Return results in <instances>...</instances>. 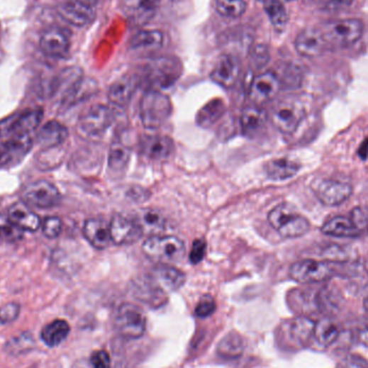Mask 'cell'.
Returning <instances> with one entry per match:
<instances>
[{"instance_id": "cell-1", "label": "cell", "mask_w": 368, "mask_h": 368, "mask_svg": "<svg viewBox=\"0 0 368 368\" xmlns=\"http://www.w3.org/2000/svg\"><path fill=\"white\" fill-rule=\"evenodd\" d=\"M172 104L157 89L145 91L140 101V120L147 130H159L172 116Z\"/></svg>"}, {"instance_id": "cell-2", "label": "cell", "mask_w": 368, "mask_h": 368, "mask_svg": "<svg viewBox=\"0 0 368 368\" xmlns=\"http://www.w3.org/2000/svg\"><path fill=\"white\" fill-rule=\"evenodd\" d=\"M268 222L286 238H297L308 233L311 224L290 203H282L270 210Z\"/></svg>"}, {"instance_id": "cell-3", "label": "cell", "mask_w": 368, "mask_h": 368, "mask_svg": "<svg viewBox=\"0 0 368 368\" xmlns=\"http://www.w3.org/2000/svg\"><path fill=\"white\" fill-rule=\"evenodd\" d=\"M43 108H32L16 112L0 121V139L30 136L40 126Z\"/></svg>"}, {"instance_id": "cell-4", "label": "cell", "mask_w": 368, "mask_h": 368, "mask_svg": "<svg viewBox=\"0 0 368 368\" xmlns=\"http://www.w3.org/2000/svg\"><path fill=\"white\" fill-rule=\"evenodd\" d=\"M320 30L325 39L326 45L348 47L361 38L364 24L357 18H345L325 23Z\"/></svg>"}, {"instance_id": "cell-5", "label": "cell", "mask_w": 368, "mask_h": 368, "mask_svg": "<svg viewBox=\"0 0 368 368\" xmlns=\"http://www.w3.org/2000/svg\"><path fill=\"white\" fill-rule=\"evenodd\" d=\"M147 257L160 262H179L186 255V245L176 236H150L143 245Z\"/></svg>"}, {"instance_id": "cell-6", "label": "cell", "mask_w": 368, "mask_h": 368, "mask_svg": "<svg viewBox=\"0 0 368 368\" xmlns=\"http://www.w3.org/2000/svg\"><path fill=\"white\" fill-rule=\"evenodd\" d=\"M114 325L118 334L124 338L138 340L145 335L147 317L138 306L123 303L116 313Z\"/></svg>"}, {"instance_id": "cell-7", "label": "cell", "mask_w": 368, "mask_h": 368, "mask_svg": "<svg viewBox=\"0 0 368 368\" xmlns=\"http://www.w3.org/2000/svg\"><path fill=\"white\" fill-rule=\"evenodd\" d=\"M303 118L305 109L301 104L290 99L280 101L270 112L272 126L284 134H293Z\"/></svg>"}, {"instance_id": "cell-8", "label": "cell", "mask_w": 368, "mask_h": 368, "mask_svg": "<svg viewBox=\"0 0 368 368\" xmlns=\"http://www.w3.org/2000/svg\"><path fill=\"white\" fill-rule=\"evenodd\" d=\"M21 197L26 205L40 209L55 207L60 201V190L47 180L35 181L25 186Z\"/></svg>"}, {"instance_id": "cell-9", "label": "cell", "mask_w": 368, "mask_h": 368, "mask_svg": "<svg viewBox=\"0 0 368 368\" xmlns=\"http://www.w3.org/2000/svg\"><path fill=\"white\" fill-rule=\"evenodd\" d=\"M113 120V111L107 106H91L79 118V130L87 136H97L105 133Z\"/></svg>"}, {"instance_id": "cell-10", "label": "cell", "mask_w": 368, "mask_h": 368, "mask_svg": "<svg viewBox=\"0 0 368 368\" xmlns=\"http://www.w3.org/2000/svg\"><path fill=\"white\" fill-rule=\"evenodd\" d=\"M332 269L324 262L316 260H303L293 264L290 268V276L299 284H317L328 279Z\"/></svg>"}, {"instance_id": "cell-11", "label": "cell", "mask_w": 368, "mask_h": 368, "mask_svg": "<svg viewBox=\"0 0 368 368\" xmlns=\"http://www.w3.org/2000/svg\"><path fill=\"white\" fill-rule=\"evenodd\" d=\"M147 281L164 293L174 292L186 284V274L174 266L159 264L150 269Z\"/></svg>"}, {"instance_id": "cell-12", "label": "cell", "mask_w": 368, "mask_h": 368, "mask_svg": "<svg viewBox=\"0 0 368 368\" xmlns=\"http://www.w3.org/2000/svg\"><path fill=\"white\" fill-rule=\"evenodd\" d=\"M315 193L323 205L335 207L348 201L352 195V188L342 181L324 179L316 184Z\"/></svg>"}, {"instance_id": "cell-13", "label": "cell", "mask_w": 368, "mask_h": 368, "mask_svg": "<svg viewBox=\"0 0 368 368\" xmlns=\"http://www.w3.org/2000/svg\"><path fill=\"white\" fill-rule=\"evenodd\" d=\"M30 136L0 139V168L12 167L20 163L32 149Z\"/></svg>"}, {"instance_id": "cell-14", "label": "cell", "mask_w": 368, "mask_h": 368, "mask_svg": "<svg viewBox=\"0 0 368 368\" xmlns=\"http://www.w3.org/2000/svg\"><path fill=\"white\" fill-rule=\"evenodd\" d=\"M143 234V230L134 217L116 214L110 222V236L112 242L116 245H130L136 242Z\"/></svg>"}, {"instance_id": "cell-15", "label": "cell", "mask_w": 368, "mask_h": 368, "mask_svg": "<svg viewBox=\"0 0 368 368\" xmlns=\"http://www.w3.org/2000/svg\"><path fill=\"white\" fill-rule=\"evenodd\" d=\"M181 72V65L176 60L160 58L149 66L147 77L155 87L166 89L178 80Z\"/></svg>"}, {"instance_id": "cell-16", "label": "cell", "mask_w": 368, "mask_h": 368, "mask_svg": "<svg viewBox=\"0 0 368 368\" xmlns=\"http://www.w3.org/2000/svg\"><path fill=\"white\" fill-rule=\"evenodd\" d=\"M281 82L274 72H264L253 79L250 99L255 105L262 106L274 99L279 91Z\"/></svg>"}, {"instance_id": "cell-17", "label": "cell", "mask_w": 368, "mask_h": 368, "mask_svg": "<svg viewBox=\"0 0 368 368\" xmlns=\"http://www.w3.org/2000/svg\"><path fill=\"white\" fill-rule=\"evenodd\" d=\"M174 152V143L172 138L162 135H147L140 140V153L151 161H165Z\"/></svg>"}, {"instance_id": "cell-18", "label": "cell", "mask_w": 368, "mask_h": 368, "mask_svg": "<svg viewBox=\"0 0 368 368\" xmlns=\"http://www.w3.org/2000/svg\"><path fill=\"white\" fill-rule=\"evenodd\" d=\"M326 41L321 30L308 27L299 33L295 39V49L303 57H316L321 55L326 49Z\"/></svg>"}, {"instance_id": "cell-19", "label": "cell", "mask_w": 368, "mask_h": 368, "mask_svg": "<svg viewBox=\"0 0 368 368\" xmlns=\"http://www.w3.org/2000/svg\"><path fill=\"white\" fill-rule=\"evenodd\" d=\"M69 37L65 30L58 27L45 29L40 37V48L43 53L51 57H64L69 51Z\"/></svg>"}, {"instance_id": "cell-20", "label": "cell", "mask_w": 368, "mask_h": 368, "mask_svg": "<svg viewBox=\"0 0 368 368\" xmlns=\"http://www.w3.org/2000/svg\"><path fill=\"white\" fill-rule=\"evenodd\" d=\"M57 11L66 22L74 26H87L95 18L93 7H89L78 0H69V1L62 4L58 6Z\"/></svg>"}, {"instance_id": "cell-21", "label": "cell", "mask_w": 368, "mask_h": 368, "mask_svg": "<svg viewBox=\"0 0 368 368\" xmlns=\"http://www.w3.org/2000/svg\"><path fill=\"white\" fill-rule=\"evenodd\" d=\"M161 0H122L124 13L135 24L149 22L159 9Z\"/></svg>"}, {"instance_id": "cell-22", "label": "cell", "mask_w": 368, "mask_h": 368, "mask_svg": "<svg viewBox=\"0 0 368 368\" xmlns=\"http://www.w3.org/2000/svg\"><path fill=\"white\" fill-rule=\"evenodd\" d=\"M83 235L85 239L99 250L107 248L111 242L109 222L99 218H93L85 221L83 225Z\"/></svg>"}, {"instance_id": "cell-23", "label": "cell", "mask_w": 368, "mask_h": 368, "mask_svg": "<svg viewBox=\"0 0 368 368\" xmlns=\"http://www.w3.org/2000/svg\"><path fill=\"white\" fill-rule=\"evenodd\" d=\"M7 214L10 220L23 232H36L39 228H41L43 223L40 218L32 211L24 201H18L10 206Z\"/></svg>"}, {"instance_id": "cell-24", "label": "cell", "mask_w": 368, "mask_h": 368, "mask_svg": "<svg viewBox=\"0 0 368 368\" xmlns=\"http://www.w3.org/2000/svg\"><path fill=\"white\" fill-rule=\"evenodd\" d=\"M239 74L238 62L230 55H222L214 65L210 78L223 87H232Z\"/></svg>"}, {"instance_id": "cell-25", "label": "cell", "mask_w": 368, "mask_h": 368, "mask_svg": "<svg viewBox=\"0 0 368 368\" xmlns=\"http://www.w3.org/2000/svg\"><path fill=\"white\" fill-rule=\"evenodd\" d=\"M267 113L262 109L261 106H248L241 113L240 126L243 135L253 138L262 132L266 126Z\"/></svg>"}, {"instance_id": "cell-26", "label": "cell", "mask_w": 368, "mask_h": 368, "mask_svg": "<svg viewBox=\"0 0 368 368\" xmlns=\"http://www.w3.org/2000/svg\"><path fill=\"white\" fill-rule=\"evenodd\" d=\"M68 130L57 121H49L43 126L37 141L45 149H53L63 145L68 138Z\"/></svg>"}, {"instance_id": "cell-27", "label": "cell", "mask_w": 368, "mask_h": 368, "mask_svg": "<svg viewBox=\"0 0 368 368\" xmlns=\"http://www.w3.org/2000/svg\"><path fill=\"white\" fill-rule=\"evenodd\" d=\"M137 84L138 81L134 76L122 77L110 87L108 93L109 101L120 107L128 105L136 91Z\"/></svg>"}, {"instance_id": "cell-28", "label": "cell", "mask_w": 368, "mask_h": 368, "mask_svg": "<svg viewBox=\"0 0 368 368\" xmlns=\"http://www.w3.org/2000/svg\"><path fill=\"white\" fill-rule=\"evenodd\" d=\"M164 43V36L159 30L155 29H147L137 33L130 39V50L140 53H150V52L157 51L161 49Z\"/></svg>"}, {"instance_id": "cell-29", "label": "cell", "mask_w": 368, "mask_h": 368, "mask_svg": "<svg viewBox=\"0 0 368 368\" xmlns=\"http://www.w3.org/2000/svg\"><path fill=\"white\" fill-rule=\"evenodd\" d=\"M301 169V165L292 160L274 159L265 165V172L270 180L284 181L293 178Z\"/></svg>"}, {"instance_id": "cell-30", "label": "cell", "mask_w": 368, "mask_h": 368, "mask_svg": "<svg viewBox=\"0 0 368 368\" xmlns=\"http://www.w3.org/2000/svg\"><path fill=\"white\" fill-rule=\"evenodd\" d=\"M322 233L334 237H357L362 234L351 216L335 217L328 220L322 226Z\"/></svg>"}, {"instance_id": "cell-31", "label": "cell", "mask_w": 368, "mask_h": 368, "mask_svg": "<svg viewBox=\"0 0 368 368\" xmlns=\"http://www.w3.org/2000/svg\"><path fill=\"white\" fill-rule=\"evenodd\" d=\"M70 326L65 320H54L41 330V340L45 346L55 348L63 344L69 336Z\"/></svg>"}, {"instance_id": "cell-32", "label": "cell", "mask_w": 368, "mask_h": 368, "mask_svg": "<svg viewBox=\"0 0 368 368\" xmlns=\"http://www.w3.org/2000/svg\"><path fill=\"white\" fill-rule=\"evenodd\" d=\"M134 219L138 222L143 233L150 236H155L163 232L165 226V219L157 210L141 209L137 212Z\"/></svg>"}, {"instance_id": "cell-33", "label": "cell", "mask_w": 368, "mask_h": 368, "mask_svg": "<svg viewBox=\"0 0 368 368\" xmlns=\"http://www.w3.org/2000/svg\"><path fill=\"white\" fill-rule=\"evenodd\" d=\"M96 81L89 78H82L72 87V89L68 91L66 96L63 99L64 106H72L74 104L80 103L89 99L91 95H94L97 91Z\"/></svg>"}, {"instance_id": "cell-34", "label": "cell", "mask_w": 368, "mask_h": 368, "mask_svg": "<svg viewBox=\"0 0 368 368\" xmlns=\"http://www.w3.org/2000/svg\"><path fill=\"white\" fill-rule=\"evenodd\" d=\"M225 112L226 107L223 101L221 99H213L199 110L196 116V123L201 128H210L214 126Z\"/></svg>"}, {"instance_id": "cell-35", "label": "cell", "mask_w": 368, "mask_h": 368, "mask_svg": "<svg viewBox=\"0 0 368 368\" xmlns=\"http://www.w3.org/2000/svg\"><path fill=\"white\" fill-rule=\"evenodd\" d=\"M243 349L242 337L238 333L230 332L220 340L217 352L222 359H235L242 355Z\"/></svg>"}, {"instance_id": "cell-36", "label": "cell", "mask_w": 368, "mask_h": 368, "mask_svg": "<svg viewBox=\"0 0 368 368\" xmlns=\"http://www.w3.org/2000/svg\"><path fill=\"white\" fill-rule=\"evenodd\" d=\"M338 335H340V328L332 319L324 318L316 324L313 336L322 346H330L337 340Z\"/></svg>"}, {"instance_id": "cell-37", "label": "cell", "mask_w": 368, "mask_h": 368, "mask_svg": "<svg viewBox=\"0 0 368 368\" xmlns=\"http://www.w3.org/2000/svg\"><path fill=\"white\" fill-rule=\"evenodd\" d=\"M130 159V149L124 143H112L110 147L109 157H108V165L110 169L113 172H123L124 168L128 166Z\"/></svg>"}, {"instance_id": "cell-38", "label": "cell", "mask_w": 368, "mask_h": 368, "mask_svg": "<svg viewBox=\"0 0 368 368\" xmlns=\"http://www.w3.org/2000/svg\"><path fill=\"white\" fill-rule=\"evenodd\" d=\"M265 11L269 16L272 26L277 32H282L288 24V13L281 0H266Z\"/></svg>"}, {"instance_id": "cell-39", "label": "cell", "mask_w": 368, "mask_h": 368, "mask_svg": "<svg viewBox=\"0 0 368 368\" xmlns=\"http://www.w3.org/2000/svg\"><path fill=\"white\" fill-rule=\"evenodd\" d=\"M315 322L308 318H296L291 324V336L299 344H306L315 333Z\"/></svg>"}, {"instance_id": "cell-40", "label": "cell", "mask_w": 368, "mask_h": 368, "mask_svg": "<svg viewBox=\"0 0 368 368\" xmlns=\"http://www.w3.org/2000/svg\"><path fill=\"white\" fill-rule=\"evenodd\" d=\"M216 8L222 16L236 18L245 13L247 3L245 0H216Z\"/></svg>"}, {"instance_id": "cell-41", "label": "cell", "mask_w": 368, "mask_h": 368, "mask_svg": "<svg viewBox=\"0 0 368 368\" xmlns=\"http://www.w3.org/2000/svg\"><path fill=\"white\" fill-rule=\"evenodd\" d=\"M23 230L16 225L8 217V214L0 213V239L16 242L23 238Z\"/></svg>"}, {"instance_id": "cell-42", "label": "cell", "mask_w": 368, "mask_h": 368, "mask_svg": "<svg viewBox=\"0 0 368 368\" xmlns=\"http://www.w3.org/2000/svg\"><path fill=\"white\" fill-rule=\"evenodd\" d=\"M217 311V303L211 295H203L195 307V316L199 319L211 317Z\"/></svg>"}, {"instance_id": "cell-43", "label": "cell", "mask_w": 368, "mask_h": 368, "mask_svg": "<svg viewBox=\"0 0 368 368\" xmlns=\"http://www.w3.org/2000/svg\"><path fill=\"white\" fill-rule=\"evenodd\" d=\"M43 233L50 239L57 238L63 230V221L58 217H48L41 223Z\"/></svg>"}, {"instance_id": "cell-44", "label": "cell", "mask_w": 368, "mask_h": 368, "mask_svg": "<svg viewBox=\"0 0 368 368\" xmlns=\"http://www.w3.org/2000/svg\"><path fill=\"white\" fill-rule=\"evenodd\" d=\"M21 307L18 303H5L0 307V323L10 324L18 319L20 315Z\"/></svg>"}, {"instance_id": "cell-45", "label": "cell", "mask_w": 368, "mask_h": 368, "mask_svg": "<svg viewBox=\"0 0 368 368\" xmlns=\"http://www.w3.org/2000/svg\"><path fill=\"white\" fill-rule=\"evenodd\" d=\"M207 250V243L203 239H196L192 245V249L190 252V262L194 265L201 263L206 255Z\"/></svg>"}, {"instance_id": "cell-46", "label": "cell", "mask_w": 368, "mask_h": 368, "mask_svg": "<svg viewBox=\"0 0 368 368\" xmlns=\"http://www.w3.org/2000/svg\"><path fill=\"white\" fill-rule=\"evenodd\" d=\"M269 60V53L267 48L264 45H257L252 52V62L255 67L262 68L268 63Z\"/></svg>"}, {"instance_id": "cell-47", "label": "cell", "mask_w": 368, "mask_h": 368, "mask_svg": "<svg viewBox=\"0 0 368 368\" xmlns=\"http://www.w3.org/2000/svg\"><path fill=\"white\" fill-rule=\"evenodd\" d=\"M93 368H111V359L106 351H96L91 357Z\"/></svg>"}, {"instance_id": "cell-48", "label": "cell", "mask_w": 368, "mask_h": 368, "mask_svg": "<svg viewBox=\"0 0 368 368\" xmlns=\"http://www.w3.org/2000/svg\"><path fill=\"white\" fill-rule=\"evenodd\" d=\"M351 218L355 221V225L359 228L362 233L367 228L368 226V216L361 208H355L350 213Z\"/></svg>"}, {"instance_id": "cell-49", "label": "cell", "mask_w": 368, "mask_h": 368, "mask_svg": "<svg viewBox=\"0 0 368 368\" xmlns=\"http://www.w3.org/2000/svg\"><path fill=\"white\" fill-rule=\"evenodd\" d=\"M342 368H367L365 362L359 357H350L342 362Z\"/></svg>"}, {"instance_id": "cell-50", "label": "cell", "mask_w": 368, "mask_h": 368, "mask_svg": "<svg viewBox=\"0 0 368 368\" xmlns=\"http://www.w3.org/2000/svg\"><path fill=\"white\" fill-rule=\"evenodd\" d=\"M330 4L335 6H342V7H345V6H349L351 3H352L353 0H328Z\"/></svg>"}, {"instance_id": "cell-51", "label": "cell", "mask_w": 368, "mask_h": 368, "mask_svg": "<svg viewBox=\"0 0 368 368\" xmlns=\"http://www.w3.org/2000/svg\"><path fill=\"white\" fill-rule=\"evenodd\" d=\"M78 1L84 4V5L89 6V7H94V6L99 3V0H78Z\"/></svg>"}, {"instance_id": "cell-52", "label": "cell", "mask_w": 368, "mask_h": 368, "mask_svg": "<svg viewBox=\"0 0 368 368\" xmlns=\"http://www.w3.org/2000/svg\"><path fill=\"white\" fill-rule=\"evenodd\" d=\"M364 307H365L366 311L368 313V296L364 301Z\"/></svg>"}, {"instance_id": "cell-53", "label": "cell", "mask_w": 368, "mask_h": 368, "mask_svg": "<svg viewBox=\"0 0 368 368\" xmlns=\"http://www.w3.org/2000/svg\"><path fill=\"white\" fill-rule=\"evenodd\" d=\"M286 1H292V0H286Z\"/></svg>"}, {"instance_id": "cell-54", "label": "cell", "mask_w": 368, "mask_h": 368, "mask_svg": "<svg viewBox=\"0 0 368 368\" xmlns=\"http://www.w3.org/2000/svg\"><path fill=\"white\" fill-rule=\"evenodd\" d=\"M367 272H368V263H367Z\"/></svg>"}]
</instances>
